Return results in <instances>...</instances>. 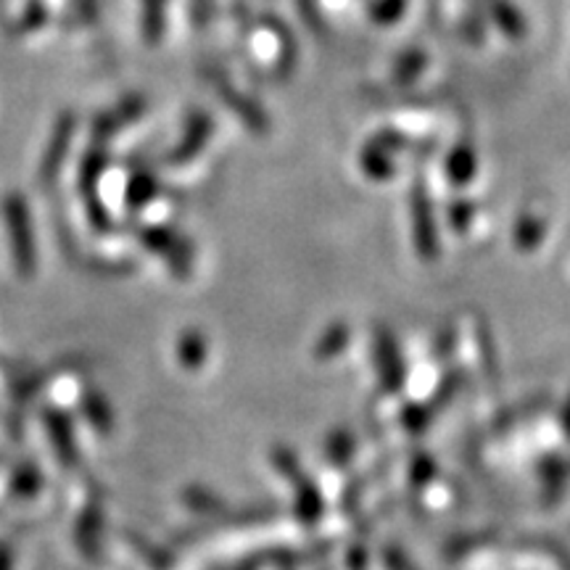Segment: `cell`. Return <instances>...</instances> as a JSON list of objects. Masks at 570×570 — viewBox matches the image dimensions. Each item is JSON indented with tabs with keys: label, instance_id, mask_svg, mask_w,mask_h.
<instances>
[{
	"label": "cell",
	"instance_id": "cell-1",
	"mask_svg": "<svg viewBox=\"0 0 570 570\" xmlns=\"http://www.w3.org/2000/svg\"><path fill=\"white\" fill-rule=\"evenodd\" d=\"M3 217L11 230V252H13V262H17L19 275L32 277L35 275V240H32V225H30V214H27L24 198L6 196Z\"/></svg>",
	"mask_w": 570,
	"mask_h": 570
},
{
	"label": "cell",
	"instance_id": "cell-2",
	"mask_svg": "<svg viewBox=\"0 0 570 570\" xmlns=\"http://www.w3.org/2000/svg\"><path fill=\"white\" fill-rule=\"evenodd\" d=\"M11 487H13V494H19V497L32 494V491L40 487V475H38V470H35V468H24V470H19V473L13 475Z\"/></svg>",
	"mask_w": 570,
	"mask_h": 570
},
{
	"label": "cell",
	"instance_id": "cell-3",
	"mask_svg": "<svg viewBox=\"0 0 570 570\" xmlns=\"http://www.w3.org/2000/svg\"><path fill=\"white\" fill-rule=\"evenodd\" d=\"M142 6H146V35H151L156 38L161 30V11H164V0H142Z\"/></svg>",
	"mask_w": 570,
	"mask_h": 570
},
{
	"label": "cell",
	"instance_id": "cell-4",
	"mask_svg": "<svg viewBox=\"0 0 570 570\" xmlns=\"http://www.w3.org/2000/svg\"><path fill=\"white\" fill-rule=\"evenodd\" d=\"M42 24H46V11H42L40 6H32L30 13H24V17L19 19L17 32H19V35L32 32V30H38V27H42Z\"/></svg>",
	"mask_w": 570,
	"mask_h": 570
}]
</instances>
